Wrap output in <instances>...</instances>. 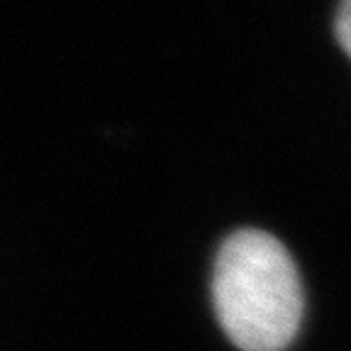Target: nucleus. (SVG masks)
Instances as JSON below:
<instances>
[{
    "label": "nucleus",
    "instance_id": "obj_2",
    "mask_svg": "<svg viewBox=\"0 0 351 351\" xmlns=\"http://www.w3.org/2000/svg\"><path fill=\"white\" fill-rule=\"evenodd\" d=\"M335 32L341 44V49L351 56V0H339V8H337V17H335Z\"/></svg>",
    "mask_w": 351,
    "mask_h": 351
},
{
    "label": "nucleus",
    "instance_id": "obj_1",
    "mask_svg": "<svg viewBox=\"0 0 351 351\" xmlns=\"http://www.w3.org/2000/svg\"><path fill=\"white\" fill-rule=\"evenodd\" d=\"M213 305L219 327L241 351L288 349L305 310L288 249L263 230L232 232L215 258Z\"/></svg>",
    "mask_w": 351,
    "mask_h": 351
}]
</instances>
